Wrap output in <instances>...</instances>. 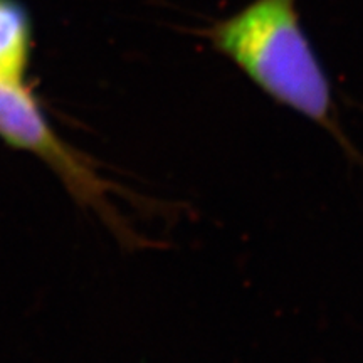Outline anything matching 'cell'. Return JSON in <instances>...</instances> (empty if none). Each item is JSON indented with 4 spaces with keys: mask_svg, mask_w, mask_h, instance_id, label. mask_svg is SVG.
I'll return each mask as SVG.
<instances>
[{
    "mask_svg": "<svg viewBox=\"0 0 363 363\" xmlns=\"http://www.w3.org/2000/svg\"><path fill=\"white\" fill-rule=\"evenodd\" d=\"M0 136L16 148L43 158L76 201L93 208L120 238L128 234L110 201V182L83 153L59 138L24 81L0 79Z\"/></svg>",
    "mask_w": 363,
    "mask_h": 363,
    "instance_id": "2",
    "label": "cell"
},
{
    "mask_svg": "<svg viewBox=\"0 0 363 363\" xmlns=\"http://www.w3.org/2000/svg\"><path fill=\"white\" fill-rule=\"evenodd\" d=\"M30 49L27 13L13 0H0V79L24 81Z\"/></svg>",
    "mask_w": 363,
    "mask_h": 363,
    "instance_id": "3",
    "label": "cell"
},
{
    "mask_svg": "<svg viewBox=\"0 0 363 363\" xmlns=\"http://www.w3.org/2000/svg\"><path fill=\"white\" fill-rule=\"evenodd\" d=\"M229 57L276 103L347 140L335 120L328 76L299 24L296 0H254L208 33Z\"/></svg>",
    "mask_w": 363,
    "mask_h": 363,
    "instance_id": "1",
    "label": "cell"
}]
</instances>
